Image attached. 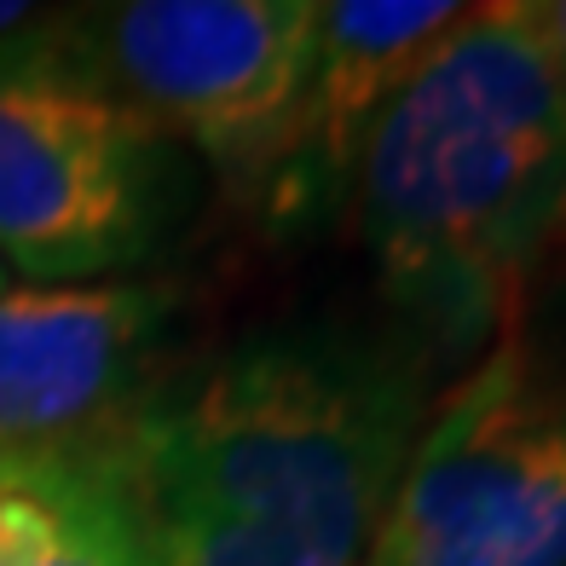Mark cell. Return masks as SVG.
Returning a JSON list of instances; mask_svg holds the SVG:
<instances>
[{"label": "cell", "mask_w": 566, "mask_h": 566, "mask_svg": "<svg viewBox=\"0 0 566 566\" xmlns=\"http://www.w3.org/2000/svg\"><path fill=\"white\" fill-rule=\"evenodd\" d=\"M428 410L405 329L295 324L174 358L116 451L168 566H365Z\"/></svg>", "instance_id": "obj_1"}, {"label": "cell", "mask_w": 566, "mask_h": 566, "mask_svg": "<svg viewBox=\"0 0 566 566\" xmlns=\"http://www.w3.org/2000/svg\"><path fill=\"white\" fill-rule=\"evenodd\" d=\"M347 214L433 365L526 318L566 249V98L532 0L462 7L381 111Z\"/></svg>", "instance_id": "obj_2"}, {"label": "cell", "mask_w": 566, "mask_h": 566, "mask_svg": "<svg viewBox=\"0 0 566 566\" xmlns=\"http://www.w3.org/2000/svg\"><path fill=\"white\" fill-rule=\"evenodd\" d=\"M53 18L0 41V266L105 283L179 238L197 168L64 53Z\"/></svg>", "instance_id": "obj_3"}, {"label": "cell", "mask_w": 566, "mask_h": 566, "mask_svg": "<svg viewBox=\"0 0 566 566\" xmlns=\"http://www.w3.org/2000/svg\"><path fill=\"white\" fill-rule=\"evenodd\" d=\"M365 566H566V370L521 324L433 399Z\"/></svg>", "instance_id": "obj_4"}, {"label": "cell", "mask_w": 566, "mask_h": 566, "mask_svg": "<svg viewBox=\"0 0 566 566\" xmlns=\"http://www.w3.org/2000/svg\"><path fill=\"white\" fill-rule=\"evenodd\" d=\"M53 30L111 98L254 197L313 59L318 0H122L59 12Z\"/></svg>", "instance_id": "obj_5"}, {"label": "cell", "mask_w": 566, "mask_h": 566, "mask_svg": "<svg viewBox=\"0 0 566 566\" xmlns=\"http://www.w3.org/2000/svg\"><path fill=\"white\" fill-rule=\"evenodd\" d=\"M179 290L150 277L0 295V457L116 446L174 370Z\"/></svg>", "instance_id": "obj_6"}, {"label": "cell", "mask_w": 566, "mask_h": 566, "mask_svg": "<svg viewBox=\"0 0 566 566\" xmlns=\"http://www.w3.org/2000/svg\"><path fill=\"white\" fill-rule=\"evenodd\" d=\"M457 18L462 0H318L313 59L254 191L272 238H306L347 214L353 174L381 111Z\"/></svg>", "instance_id": "obj_7"}, {"label": "cell", "mask_w": 566, "mask_h": 566, "mask_svg": "<svg viewBox=\"0 0 566 566\" xmlns=\"http://www.w3.org/2000/svg\"><path fill=\"white\" fill-rule=\"evenodd\" d=\"M0 566H168L116 446L0 457Z\"/></svg>", "instance_id": "obj_8"}, {"label": "cell", "mask_w": 566, "mask_h": 566, "mask_svg": "<svg viewBox=\"0 0 566 566\" xmlns=\"http://www.w3.org/2000/svg\"><path fill=\"white\" fill-rule=\"evenodd\" d=\"M532 18H537V35H544L555 87H560V98H566V0H532Z\"/></svg>", "instance_id": "obj_9"}, {"label": "cell", "mask_w": 566, "mask_h": 566, "mask_svg": "<svg viewBox=\"0 0 566 566\" xmlns=\"http://www.w3.org/2000/svg\"><path fill=\"white\" fill-rule=\"evenodd\" d=\"M532 295H549V318H555V347H537V353H544L555 370H566V249L555 254V266L544 272V283H537Z\"/></svg>", "instance_id": "obj_10"}, {"label": "cell", "mask_w": 566, "mask_h": 566, "mask_svg": "<svg viewBox=\"0 0 566 566\" xmlns=\"http://www.w3.org/2000/svg\"><path fill=\"white\" fill-rule=\"evenodd\" d=\"M46 12L41 7H23V0H0V41H12V35H23V30H35Z\"/></svg>", "instance_id": "obj_11"}, {"label": "cell", "mask_w": 566, "mask_h": 566, "mask_svg": "<svg viewBox=\"0 0 566 566\" xmlns=\"http://www.w3.org/2000/svg\"><path fill=\"white\" fill-rule=\"evenodd\" d=\"M7 290H12V272H7V266H0V295H7Z\"/></svg>", "instance_id": "obj_12"}]
</instances>
